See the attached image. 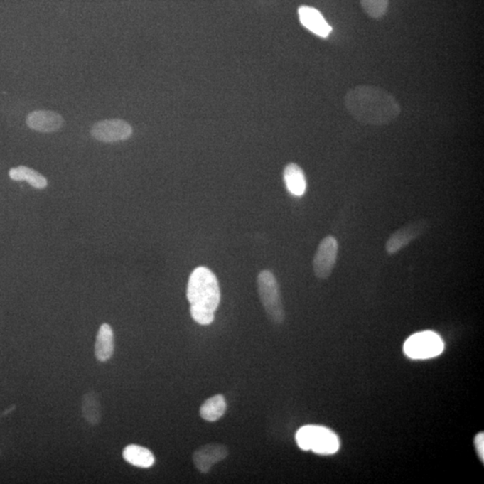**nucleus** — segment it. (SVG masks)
Masks as SVG:
<instances>
[{"mask_svg": "<svg viewBox=\"0 0 484 484\" xmlns=\"http://www.w3.org/2000/svg\"><path fill=\"white\" fill-rule=\"evenodd\" d=\"M345 105L353 118L362 124H389L400 115L401 107L390 92L372 85H359L345 96Z\"/></svg>", "mask_w": 484, "mask_h": 484, "instance_id": "nucleus-1", "label": "nucleus"}, {"mask_svg": "<svg viewBox=\"0 0 484 484\" xmlns=\"http://www.w3.org/2000/svg\"><path fill=\"white\" fill-rule=\"evenodd\" d=\"M187 297L192 318L202 326L210 325L221 301L218 280L213 271L199 267L191 273Z\"/></svg>", "mask_w": 484, "mask_h": 484, "instance_id": "nucleus-2", "label": "nucleus"}, {"mask_svg": "<svg viewBox=\"0 0 484 484\" xmlns=\"http://www.w3.org/2000/svg\"><path fill=\"white\" fill-rule=\"evenodd\" d=\"M295 439L299 448L302 451H311L318 455H334L340 448L338 435L329 429L318 425L301 427L297 431Z\"/></svg>", "mask_w": 484, "mask_h": 484, "instance_id": "nucleus-3", "label": "nucleus"}, {"mask_svg": "<svg viewBox=\"0 0 484 484\" xmlns=\"http://www.w3.org/2000/svg\"><path fill=\"white\" fill-rule=\"evenodd\" d=\"M257 281L260 301L267 318L274 324H283L286 321V312L276 277L271 271L263 270L257 276Z\"/></svg>", "mask_w": 484, "mask_h": 484, "instance_id": "nucleus-4", "label": "nucleus"}, {"mask_svg": "<svg viewBox=\"0 0 484 484\" xmlns=\"http://www.w3.org/2000/svg\"><path fill=\"white\" fill-rule=\"evenodd\" d=\"M445 345L441 336L431 331L417 333L404 343V352L412 360H428L441 355Z\"/></svg>", "mask_w": 484, "mask_h": 484, "instance_id": "nucleus-5", "label": "nucleus"}, {"mask_svg": "<svg viewBox=\"0 0 484 484\" xmlns=\"http://www.w3.org/2000/svg\"><path fill=\"white\" fill-rule=\"evenodd\" d=\"M338 242L333 236L323 239L316 252L313 259L315 276L321 280L330 277L338 257Z\"/></svg>", "mask_w": 484, "mask_h": 484, "instance_id": "nucleus-6", "label": "nucleus"}, {"mask_svg": "<svg viewBox=\"0 0 484 484\" xmlns=\"http://www.w3.org/2000/svg\"><path fill=\"white\" fill-rule=\"evenodd\" d=\"M428 227V222L425 220H416V221L408 222L403 227L394 232L387 240L386 243L387 252L389 255H394V254L401 252L414 240L424 235Z\"/></svg>", "mask_w": 484, "mask_h": 484, "instance_id": "nucleus-7", "label": "nucleus"}, {"mask_svg": "<svg viewBox=\"0 0 484 484\" xmlns=\"http://www.w3.org/2000/svg\"><path fill=\"white\" fill-rule=\"evenodd\" d=\"M132 135L131 126L122 119L100 122L92 127V136L104 143H114L129 139Z\"/></svg>", "mask_w": 484, "mask_h": 484, "instance_id": "nucleus-8", "label": "nucleus"}, {"mask_svg": "<svg viewBox=\"0 0 484 484\" xmlns=\"http://www.w3.org/2000/svg\"><path fill=\"white\" fill-rule=\"evenodd\" d=\"M229 455L228 448L222 444L203 446L193 454V462L199 472L208 473L212 466L222 461Z\"/></svg>", "mask_w": 484, "mask_h": 484, "instance_id": "nucleus-9", "label": "nucleus"}, {"mask_svg": "<svg viewBox=\"0 0 484 484\" xmlns=\"http://www.w3.org/2000/svg\"><path fill=\"white\" fill-rule=\"evenodd\" d=\"M301 25L319 37L327 38L332 32V27L326 21L318 9L311 6H301L298 10Z\"/></svg>", "mask_w": 484, "mask_h": 484, "instance_id": "nucleus-10", "label": "nucleus"}, {"mask_svg": "<svg viewBox=\"0 0 484 484\" xmlns=\"http://www.w3.org/2000/svg\"><path fill=\"white\" fill-rule=\"evenodd\" d=\"M26 124L36 131L51 133L63 127V118L54 112L36 111L27 116Z\"/></svg>", "mask_w": 484, "mask_h": 484, "instance_id": "nucleus-11", "label": "nucleus"}, {"mask_svg": "<svg viewBox=\"0 0 484 484\" xmlns=\"http://www.w3.org/2000/svg\"><path fill=\"white\" fill-rule=\"evenodd\" d=\"M284 181L287 190L294 197H301L306 192V177L303 171L296 163H289L284 168Z\"/></svg>", "mask_w": 484, "mask_h": 484, "instance_id": "nucleus-12", "label": "nucleus"}, {"mask_svg": "<svg viewBox=\"0 0 484 484\" xmlns=\"http://www.w3.org/2000/svg\"><path fill=\"white\" fill-rule=\"evenodd\" d=\"M114 353V335L109 324H102L100 327L95 343V356L100 362H107Z\"/></svg>", "mask_w": 484, "mask_h": 484, "instance_id": "nucleus-13", "label": "nucleus"}, {"mask_svg": "<svg viewBox=\"0 0 484 484\" xmlns=\"http://www.w3.org/2000/svg\"><path fill=\"white\" fill-rule=\"evenodd\" d=\"M123 458L136 468H149L156 463L153 453L139 445H129L122 453Z\"/></svg>", "mask_w": 484, "mask_h": 484, "instance_id": "nucleus-14", "label": "nucleus"}, {"mask_svg": "<svg viewBox=\"0 0 484 484\" xmlns=\"http://www.w3.org/2000/svg\"><path fill=\"white\" fill-rule=\"evenodd\" d=\"M9 177L16 181H26L31 186L37 190H43L48 185L46 178L36 171L26 166L12 168L9 171Z\"/></svg>", "mask_w": 484, "mask_h": 484, "instance_id": "nucleus-15", "label": "nucleus"}, {"mask_svg": "<svg viewBox=\"0 0 484 484\" xmlns=\"http://www.w3.org/2000/svg\"><path fill=\"white\" fill-rule=\"evenodd\" d=\"M226 408H227V404L224 396L216 394L205 401L199 410V414L205 421H216L225 414Z\"/></svg>", "mask_w": 484, "mask_h": 484, "instance_id": "nucleus-16", "label": "nucleus"}, {"mask_svg": "<svg viewBox=\"0 0 484 484\" xmlns=\"http://www.w3.org/2000/svg\"><path fill=\"white\" fill-rule=\"evenodd\" d=\"M82 414L85 420L92 426L100 424L102 419V407L97 394L88 392L85 394L82 399Z\"/></svg>", "mask_w": 484, "mask_h": 484, "instance_id": "nucleus-17", "label": "nucleus"}, {"mask_svg": "<svg viewBox=\"0 0 484 484\" xmlns=\"http://www.w3.org/2000/svg\"><path fill=\"white\" fill-rule=\"evenodd\" d=\"M389 0H360L363 10L370 17L380 19L387 11Z\"/></svg>", "mask_w": 484, "mask_h": 484, "instance_id": "nucleus-18", "label": "nucleus"}, {"mask_svg": "<svg viewBox=\"0 0 484 484\" xmlns=\"http://www.w3.org/2000/svg\"><path fill=\"white\" fill-rule=\"evenodd\" d=\"M475 445L478 454L480 461L483 463L484 461V434L483 432H480L479 434L475 436Z\"/></svg>", "mask_w": 484, "mask_h": 484, "instance_id": "nucleus-19", "label": "nucleus"}]
</instances>
